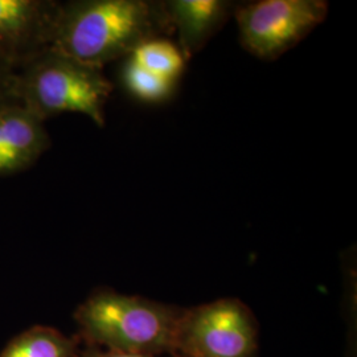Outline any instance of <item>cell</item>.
<instances>
[{
    "label": "cell",
    "mask_w": 357,
    "mask_h": 357,
    "mask_svg": "<svg viewBox=\"0 0 357 357\" xmlns=\"http://www.w3.org/2000/svg\"><path fill=\"white\" fill-rule=\"evenodd\" d=\"M51 147L45 122L17 101L0 107V176L35 166Z\"/></svg>",
    "instance_id": "cell-7"
},
{
    "label": "cell",
    "mask_w": 357,
    "mask_h": 357,
    "mask_svg": "<svg viewBox=\"0 0 357 357\" xmlns=\"http://www.w3.org/2000/svg\"><path fill=\"white\" fill-rule=\"evenodd\" d=\"M77 357H158L150 355H142V354H130L114 349H102L97 345H86L85 349H79V354Z\"/></svg>",
    "instance_id": "cell-13"
},
{
    "label": "cell",
    "mask_w": 357,
    "mask_h": 357,
    "mask_svg": "<svg viewBox=\"0 0 357 357\" xmlns=\"http://www.w3.org/2000/svg\"><path fill=\"white\" fill-rule=\"evenodd\" d=\"M328 15L324 0H258L238 4L234 17L243 50L264 61L290 51Z\"/></svg>",
    "instance_id": "cell-5"
},
{
    "label": "cell",
    "mask_w": 357,
    "mask_h": 357,
    "mask_svg": "<svg viewBox=\"0 0 357 357\" xmlns=\"http://www.w3.org/2000/svg\"><path fill=\"white\" fill-rule=\"evenodd\" d=\"M181 310L101 289L77 308L75 319L86 345L159 356L172 354Z\"/></svg>",
    "instance_id": "cell-2"
},
{
    "label": "cell",
    "mask_w": 357,
    "mask_h": 357,
    "mask_svg": "<svg viewBox=\"0 0 357 357\" xmlns=\"http://www.w3.org/2000/svg\"><path fill=\"white\" fill-rule=\"evenodd\" d=\"M121 77L128 93L142 102H165L171 98L176 86L175 81L149 72L130 59H125Z\"/></svg>",
    "instance_id": "cell-11"
},
{
    "label": "cell",
    "mask_w": 357,
    "mask_h": 357,
    "mask_svg": "<svg viewBox=\"0 0 357 357\" xmlns=\"http://www.w3.org/2000/svg\"><path fill=\"white\" fill-rule=\"evenodd\" d=\"M13 79L15 72L13 68L0 57V107L16 101L13 96Z\"/></svg>",
    "instance_id": "cell-12"
},
{
    "label": "cell",
    "mask_w": 357,
    "mask_h": 357,
    "mask_svg": "<svg viewBox=\"0 0 357 357\" xmlns=\"http://www.w3.org/2000/svg\"><path fill=\"white\" fill-rule=\"evenodd\" d=\"M81 337H68L52 327L35 326L15 336L0 357H77Z\"/></svg>",
    "instance_id": "cell-9"
},
{
    "label": "cell",
    "mask_w": 357,
    "mask_h": 357,
    "mask_svg": "<svg viewBox=\"0 0 357 357\" xmlns=\"http://www.w3.org/2000/svg\"><path fill=\"white\" fill-rule=\"evenodd\" d=\"M156 38H172L163 1L75 0L60 3L50 48L103 69Z\"/></svg>",
    "instance_id": "cell-1"
},
{
    "label": "cell",
    "mask_w": 357,
    "mask_h": 357,
    "mask_svg": "<svg viewBox=\"0 0 357 357\" xmlns=\"http://www.w3.org/2000/svg\"><path fill=\"white\" fill-rule=\"evenodd\" d=\"M126 59L149 72L175 82H178L184 73L187 65V60L178 44L169 38L147 40Z\"/></svg>",
    "instance_id": "cell-10"
},
{
    "label": "cell",
    "mask_w": 357,
    "mask_h": 357,
    "mask_svg": "<svg viewBox=\"0 0 357 357\" xmlns=\"http://www.w3.org/2000/svg\"><path fill=\"white\" fill-rule=\"evenodd\" d=\"M238 3L228 0L163 1L172 36L185 60L205 48L208 41L234 16Z\"/></svg>",
    "instance_id": "cell-8"
},
{
    "label": "cell",
    "mask_w": 357,
    "mask_h": 357,
    "mask_svg": "<svg viewBox=\"0 0 357 357\" xmlns=\"http://www.w3.org/2000/svg\"><path fill=\"white\" fill-rule=\"evenodd\" d=\"M60 1L0 0V57L16 72L51 47Z\"/></svg>",
    "instance_id": "cell-6"
},
{
    "label": "cell",
    "mask_w": 357,
    "mask_h": 357,
    "mask_svg": "<svg viewBox=\"0 0 357 357\" xmlns=\"http://www.w3.org/2000/svg\"><path fill=\"white\" fill-rule=\"evenodd\" d=\"M257 326L252 311L237 299L181 310L172 356L257 357Z\"/></svg>",
    "instance_id": "cell-4"
},
{
    "label": "cell",
    "mask_w": 357,
    "mask_h": 357,
    "mask_svg": "<svg viewBox=\"0 0 357 357\" xmlns=\"http://www.w3.org/2000/svg\"><path fill=\"white\" fill-rule=\"evenodd\" d=\"M112 93L113 84L103 69L51 48L17 69L13 79L15 100L44 122L56 115L78 113L103 128Z\"/></svg>",
    "instance_id": "cell-3"
},
{
    "label": "cell",
    "mask_w": 357,
    "mask_h": 357,
    "mask_svg": "<svg viewBox=\"0 0 357 357\" xmlns=\"http://www.w3.org/2000/svg\"><path fill=\"white\" fill-rule=\"evenodd\" d=\"M174 357H178V356H174Z\"/></svg>",
    "instance_id": "cell-14"
}]
</instances>
